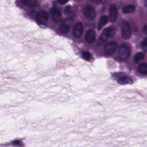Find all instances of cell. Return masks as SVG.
Here are the masks:
<instances>
[{"mask_svg": "<svg viewBox=\"0 0 147 147\" xmlns=\"http://www.w3.org/2000/svg\"><path fill=\"white\" fill-rule=\"evenodd\" d=\"M91 2L95 4H99L102 3L103 0H90Z\"/></svg>", "mask_w": 147, "mask_h": 147, "instance_id": "23", "label": "cell"}, {"mask_svg": "<svg viewBox=\"0 0 147 147\" xmlns=\"http://www.w3.org/2000/svg\"><path fill=\"white\" fill-rule=\"evenodd\" d=\"M82 56L83 59L87 61H89L91 58V54L88 52H83L82 53Z\"/></svg>", "mask_w": 147, "mask_h": 147, "instance_id": "18", "label": "cell"}, {"mask_svg": "<svg viewBox=\"0 0 147 147\" xmlns=\"http://www.w3.org/2000/svg\"><path fill=\"white\" fill-rule=\"evenodd\" d=\"M83 32V26L81 23H77L74 27L73 35L75 37L78 38L82 35Z\"/></svg>", "mask_w": 147, "mask_h": 147, "instance_id": "7", "label": "cell"}, {"mask_svg": "<svg viewBox=\"0 0 147 147\" xmlns=\"http://www.w3.org/2000/svg\"><path fill=\"white\" fill-rule=\"evenodd\" d=\"M108 17L107 16H103L100 18L98 26V29L100 30L104 25H106L108 22Z\"/></svg>", "mask_w": 147, "mask_h": 147, "instance_id": "13", "label": "cell"}, {"mask_svg": "<svg viewBox=\"0 0 147 147\" xmlns=\"http://www.w3.org/2000/svg\"><path fill=\"white\" fill-rule=\"evenodd\" d=\"M130 55V50L128 46L122 45L118 50V56L120 59L125 60L129 58Z\"/></svg>", "mask_w": 147, "mask_h": 147, "instance_id": "2", "label": "cell"}, {"mask_svg": "<svg viewBox=\"0 0 147 147\" xmlns=\"http://www.w3.org/2000/svg\"><path fill=\"white\" fill-rule=\"evenodd\" d=\"M144 58V55L142 53H138L134 56V62L136 63H139Z\"/></svg>", "mask_w": 147, "mask_h": 147, "instance_id": "16", "label": "cell"}, {"mask_svg": "<svg viewBox=\"0 0 147 147\" xmlns=\"http://www.w3.org/2000/svg\"><path fill=\"white\" fill-rule=\"evenodd\" d=\"M85 40L87 43H93L96 40V33L95 31L92 29L87 31L85 36Z\"/></svg>", "mask_w": 147, "mask_h": 147, "instance_id": "9", "label": "cell"}, {"mask_svg": "<svg viewBox=\"0 0 147 147\" xmlns=\"http://www.w3.org/2000/svg\"><path fill=\"white\" fill-rule=\"evenodd\" d=\"M21 2L26 6L33 7L36 5L37 0H21Z\"/></svg>", "mask_w": 147, "mask_h": 147, "instance_id": "12", "label": "cell"}, {"mask_svg": "<svg viewBox=\"0 0 147 147\" xmlns=\"http://www.w3.org/2000/svg\"><path fill=\"white\" fill-rule=\"evenodd\" d=\"M72 11V7L70 6H67L64 9V12L66 14H70Z\"/></svg>", "mask_w": 147, "mask_h": 147, "instance_id": "20", "label": "cell"}, {"mask_svg": "<svg viewBox=\"0 0 147 147\" xmlns=\"http://www.w3.org/2000/svg\"><path fill=\"white\" fill-rule=\"evenodd\" d=\"M69 30V26L65 23H63L61 25L60 27V31L63 34L68 33Z\"/></svg>", "mask_w": 147, "mask_h": 147, "instance_id": "17", "label": "cell"}, {"mask_svg": "<svg viewBox=\"0 0 147 147\" xmlns=\"http://www.w3.org/2000/svg\"><path fill=\"white\" fill-rule=\"evenodd\" d=\"M12 144L13 145H16V146H21L22 145V143L20 141H19V140H16V141H13Z\"/></svg>", "mask_w": 147, "mask_h": 147, "instance_id": "21", "label": "cell"}, {"mask_svg": "<svg viewBox=\"0 0 147 147\" xmlns=\"http://www.w3.org/2000/svg\"><path fill=\"white\" fill-rule=\"evenodd\" d=\"M111 31L112 29L110 28H107L103 31L98 42L97 44L98 46L102 45L107 41L111 35Z\"/></svg>", "mask_w": 147, "mask_h": 147, "instance_id": "3", "label": "cell"}, {"mask_svg": "<svg viewBox=\"0 0 147 147\" xmlns=\"http://www.w3.org/2000/svg\"><path fill=\"white\" fill-rule=\"evenodd\" d=\"M83 15L88 20H93L96 17L95 8L91 5L86 6L83 10Z\"/></svg>", "mask_w": 147, "mask_h": 147, "instance_id": "1", "label": "cell"}, {"mask_svg": "<svg viewBox=\"0 0 147 147\" xmlns=\"http://www.w3.org/2000/svg\"><path fill=\"white\" fill-rule=\"evenodd\" d=\"M145 5L147 6V0H145Z\"/></svg>", "mask_w": 147, "mask_h": 147, "instance_id": "25", "label": "cell"}, {"mask_svg": "<svg viewBox=\"0 0 147 147\" xmlns=\"http://www.w3.org/2000/svg\"><path fill=\"white\" fill-rule=\"evenodd\" d=\"M143 32L147 36V25H145L143 28Z\"/></svg>", "mask_w": 147, "mask_h": 147, "instance_id": "24", "label": "cell"}, {"mask_svg": "<svg viewBox=\"0 0 147 147\" xmlns=\"http://www.w3.org/2000/svg\"><path fill=\"white\" fill-rule=\"evenodd\" d=\"M118 48V45L114 42H110L106 44L104 48L105 52L108 55H112L115 53Z\"/></svg>", "mask_w": 147, "mask_h": 147, "instance_id": "4", "label": "cell"}, {"mask_svg": "<svg viewBox=\"0 0 147 147\" xmlns=\"http://www.w3.org/2000/svg\"><path fill=\"white\" fill-rule=\"evenodd\" d=\"M138 72L143 74H147V64L142 63L138 68Z\"/></svg>", "mask_w": 147, "mask_h": 147, "instance_id": "15", "label": "cell"}, {"mask_svg": "<svg viewBox=\"0 0 147 147\" xmlns=\"http://www.w3.org/2000/svg\"><path fill=\"white\" fill-rule=\"evenodd\" d=\"M48 14L46 12L44 11H41L37 13L36 16L37 22L38 24H45L48 20Z\"/></svg>", "mask_w": 147, "mask_h": 147, "instance_id": "6", "label": "cell"}, {"mask_svg": "<svg viewBox=\"0 0 147 147\" xmlns=\"http://www.w3.org/2000/svg\"><path fill=\"white\" fill-rule=\"evenodd\" d=\"M141 47L144 52L147 53V37L144 38L141 43Z\"/></svg>", "mask_w": 147, "mask_h": 147, "instance_id": "19", "label": "cell"}, {"mask_svg": "<svg viewBox=\"0 0 147 147\" xmlns=\"http://www.w3.org/2000/svg\"><path fill=\"white\" fill-rule=\"evenodd\" d=\"M122 36L124 39H128L131 35V29L129 24L127 22H124L122 24Z\"/></svg>", "mask_w": 147, "mask_h": 147, "instance_id": "5", "label": "cell"}, {"mask_svg": "<svg viewBox=\"0 0 147 147\" xmlns=\"http://www.w3.org/2000/svg\"><path fill=\"white\" fill-rule=\"evenodd\" d=\"M133 81L132 78L128 76H122L117 80V83L120 85L129 84L132 83Z\"/></svg>", "mask_w": 147, "mask_h": 147, "instance_id": "11", "label": "cell"}, {"mask_svg": "<svg viewBox=\"0 0 147 147\" xmlns=\"http://www.w3.org/2000/svg\"><path fill=\"white\" fill-rule=\"evenodd\" d=\"M52 17L54 21H60L62 19V13L57 8H53L51 11Z\"/></svg>", "mask_w": 147, "mask_h": 147, "instance_id": "10", "label": "cell"}, {"mask_svg": "<svg viewBox=\"0 0 147 147\" xmlns=\"http://www.w3.org/2000/svg\"><path fill=\"white\" fill-rule=\"evenodd\" d=\"M58 2L60 5H63L68 2V0H57Z\"/></svg>", "mask_w": 147, "mask_h": 147, "instance_id": "22", "label": "cell"}, {"mask_svg": "<svg viewBox=\"0 0 147 147\" xmlns=\"http://www.w3.org/2000/svg\"><path fill=\"white\" fill-rule=\"evenodd\" d=\"M118 16V11L117 7L113 5H111L109 9V19L110 21L112 23H114L116 21Z\"/></svg>", "mask_w": 147, "mask_h": 147, "instance_id": "8", "label": "cell"}, {"mask_svg": "<svg viewBox=\"0 0 147 147\" xmlns=\"http://www.w3.org/2000/svg\"><path fill=\"white\" fill-rule=\"evenodd\" d=\"M135 10V6L133 5H128L123 7V11L124 13L128 14V13H132Z\"/></svg>", "mask_w": 147, "mask_h": 147, "instance_id": "14", "label": "cell"}]
</instances>
